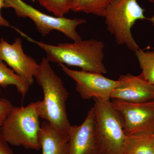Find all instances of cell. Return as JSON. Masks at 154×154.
<instances>
[{
	"label": "cell",
	"mask_w": 154,
	"mask_h": 154,
	"mask_svg": "<svg viewBox=\"0 0 154 154\" xmlns=\"http://www.w3.org/2000/svg\"><path fill=\"white\" fill-rule=\"evenodd\" d=\"M35 78L43 93V100L36 102L39 118L48 122L57 131L68 136L72 126L66 112L69 93L46 58L43 57L39 64Z\"/></svg>",
	"instance_id": "cell-1"
},
{
	"label": "cell",
	"mask_w": 154,
	"mask_h": 154,
	"mask_svg": "<svg viewBox=\"0 0 154 154\" xmlns=\"http://www.w3.org/2000/svg\"><path fill=\"white\" fill-rule=\"evenodd\" d=\"M21 35L45 51L46 58L49 62L79 67L83 70L102 74L107 73L103 63L105 44L102 41L95 39H82L73 43L55 45L33 40L23 33Z\"/></svg>",
	"instance_id": "cell-2"
},
{
	"label": "cell",
	"mask_w": 154,
	"mask_h": 154,
	"mask_svg": "<svg viewBox=\"0 0 154 154\" xmlns=\"http://www.w3.org/2000/svg\"><path fill=\"white\" fill-rule=\"evenodd\" d=\"M39 118L36 102L25 107L14 106L3 122L0 131L10 145L39 150L41 124Z\"/></svg>",
	"instance_id": "cell-3"
},
{
	"label": "cell",
	"mask_w": 154,
	"mask_h": 154,
	"mask_svg": "<svg viewBox=\"0 0 154 154\" xmlns=\"http://www.w3.org/2000/svg\"><path fill=\"white\" fill-rule=\"evenodd\" d=\"M93 99L95 134L100 154H124L128 136L121 115L110 100Z\"/></svg>",
	"instance_id": "cell-4"
},
{
	"label": "cell",
	"mask_w": 154,
	"mask_h": 154,
	"mask_svg": "<svg viewBox=\"0 0 154 154\" xmlns=\"http://www.w3.org/2000/svg\"><path fill=\"white\" fill-rule=\"evenodd\" d=\"M144 9L138 3V0H112L107 6L105 16L107 30L114 36L116 44L125 45L134 52L140 49L135 41L131 28L138 20L151 21L144 15Z\"/></svg>",
	"instance_id": "cell-5"
},
{
	"label": "cell",
	"mask_w": 154,
	"mask_h": 154,
	"mask_svg": "<svg viewBox=\"0 0 154 154\" xmlns=\"http://www.w3.org/2000/svg\"><path fill=\"white\" fill-rule=\"evenodd\" d=\"M4 8H12L18 17L31 19L36 25L37 31L42 36H46L52 30H56L74 42L82 40V37L76 31V28L79 25L87 23L85 19L49 16L22 0H4Z\"/></svg>",
	"instance_id": "cell-6"
},
{
	"label": "cell",
	"mask_w": 154,
	"mask_h": 154,
	"mask_svg": "<svg viewBox=\"0 0 154 154\" xmlns=\"http://www.w3.org/2000/svg\"><path fill=\"white\" fill-rule=\"evenodd\" d=\"M111 102L121 115L127 135L154 134V101L134 103L113 99Z\"/></svg>",
	"instance_id": "cell-7"
},
{
	"label": "cell",
	"mask_w": 154,
	"mask_h": 154,
	"mask_svg": "<svg viewBox=\"0 0 154 154\" xmlns=\"http://www.w3.org/2000/svg\"><path fill=\"white\" fill-rule=\"evenodd\" d=\"M64 72L76 83V91L85 100L97 99L110 100L111 94L120 82L106 78L101 73L71 69L64 64L59 65Z\"/></svg>",
	"instance_id": "cell-8"
},
{
	"label": "cell",
	"mask_w": 154,
	"mask_h": 154,
	"mask_svg": "<svg viewBox=\"0 0 154 154\" xmlns=\"http://www.w3.org/2000/svg\"><path fill=\"white\" fill-rule=\"evenodd\" d=\"M0 58L28 86L33 85L39 64L23 51L22 41L17 38L12 44L4 38L0 39Z\"/></svg>",
	"instance_id": "cell-9"
},
{
	"label": "cell",
	"mask_w": 154,
	"mask_h": 154,
	"mask_svg": "<svg viewBox=\"0 0 154 154\" xmlns=\"http://www.w3.org/2000/svg\"><path fill=\"white\" fill-rule=\"evenodd\" d=\"M67 138V154H100L95 134L93 107L82 124L72 125Z\"/></svg>",
	"instance_id": "cell-10"
},
{
	"label": "cell",
	"mask_w": 154,
	"mask_h": 154,
	"mask_svg": "<svg viewBox=\"0 0 154 154\" xmlns=\"http://www.w3.org/2000/svg\"><path fill=\"white\" fill-rule=\"evenodd\" d=\"M119 85L111 94V99L130 103H144L154 101V85L145 80L141 74L121 75Z\"/></svg>",
	"instance_id": "cell-11"
},
{
	"label": "cell",
	"mask_w": 154,
	"mask_h": 154,
	"mask_svg": "<svg viewBox=\"0 0 154 154\" xmlns=\"http://www.w3.org/2000/svg\"><path fill=\"white\" fill-rule=\"evenodd\" d=\"M67 137L57 131L48 122H43L39 134L42 154H67Z\"/></svg>",
	"instance_id": "cell-12"
},
{
	"label": "cell",
	"mask_w": 154,
	"mask_h": 154,
	"mask_svg": "<svg viewBox=\"0 0 154 154\" xmlns=\"http://www.w3.org/2000/svg\"><path fill=\"white\" fill-rule=\"evenodd\" d=\"M124 154H154V134L128 136Z\"/></svg>",
	"instance_id": "cell-13"
},
{
	"label": "cell",
	"mask_w": 154,
	"mask_h": 154,
	"mask_svg": "<svg viewBox=\"0 0 154 154\" xmlns=\"http://www.w3.org/2000/svg\"><path fill=\"white\" fill-rule=\"evenodd\" d=\"M11 85L16 87L23 99L28 94L30 88L0 58V86L6 88Z\"/></svg>",
	"instance_id": "cell-14"
},
{
	"label": "cell",
	"mask_w": 154,
	"mask_h": 154,
	"mask_svg": "<svg viewBox=\"0 0 154 154\" xmlns=\"http://www.w3.org/2000/svg\"><path fill=\"white\" fill-rule=\"evenodd\" d=\"M112 0H72L71 11L104 17L107 6Z\"/></svg>",
	"instance_id": "cell-15"
},
{
	"label": "cell",
	"mask_w": 154,
	"mask_h": 154,
	"mask_svg": "<svg viewBox=\"0 0 154 154\" xmlns=\"http://www.w3.org/2000/svg\"><path fill=\"white\" fill-rule=\"evenodd\" d=\"M135 54L142 70L141 74L147 82L154 85V51H144L140 49Z\"/></svg>",
	"instance_id": "cell-16"
},
{
	"label": "cell",
	"mask_w": 154,
	"mask_h": 154,
	"mask_svg": "<svg viewBox=\"0 0 154 154\" xmlns=\"http://www.w3.org/2000/svg\"><path fill=\"white\" fill-rule=\"evenodd\" d=\"M38 4L56 17H63L71 11L72 0H36Z\"/></svg>",
	"instance_id": "cell-17"
},
{
	"label": "cell",
	"mask_w": 154,
	"mask_h": 154,
	"mask_svg": "<svg viewBox=\"0 0 154 154\" xmlns=\"http://www.w3.org/2000/svg\"><path fill=\"white\" fill-rule=\"evenodd\" d=\"M1 93L0 89V94ZM13 107L14 106L9 100L4 98L0 99V129L3 122Z\"/></svg>",
	"instance_id": "cell-18"
},
{
	"label": "cell",
	"mask_w": 154,
	"mask_h": 154,
	"mask_svg": "<svg viewBox=\"0 0 154 154\" xmlns=\"http://www.w3.org/2000/svg\"><path fill=\"white\" fill-rule=\"evenodd\" d=\"M0 131V154H15Z\"/></svg>",
	"instance_id": "cell-19"
},
{
	"label": "cell",
	"mask_w": 154,
	"mask_h": 154,
	"mask_svg": "<svg viewBox=\"0 0 154 154\" xmlns=\"http://www.w3.org/2000/svg\"><path fill=\"white\" fill-rule=\"evenodd\" d=\"M5 2L4 0H0V26L2 27H10L9 22H8L6 19H4L1 14V9L4 8Z\"/></svg>",
	"instance_id": "cell-20"
},
{
	"label": "cell",
	"mask_w": 154,
	"mask_h": 154,
	"mask_svg": "<svg viewBox=\"0 0 154 154\" xmlns=\"http://www.w3.org/2000/svg\"><path fill=\"white\" fill-rule=\"evenodd\" d=\"M147 1H148L149 2L154 4V0H147Z\"/></svg>",
	"instance_id": "cell-21"
}]
</instances>
